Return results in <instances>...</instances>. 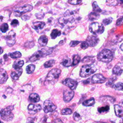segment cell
Segmentation results:
<instances>
[{"label":"cell","instance_id":"obj_1","mask_svg":"<svg viewBox=\"0 0 123 123\" xmlns=\"http://www.w3.org/2000/svg\"><path fill=\"white\" fill-rule=\"evenodd\" d=\"M61 70L58 68H53L51 70L48 74L45 81V83H52V84L56 83L60 76Z\"/></svg>","mask_w":123,"mask_h":123},{"label":"cell","instance_id":"obj_2","mask_svg":"<svg viewBox=\"0 0 123 123\" xmlns=\"http://www.w3.org/2000/svg\"><path fill=\"white\" fill-rule=\"evenodd\" d=\"M13 106H9L6 108L3 109L0 111V117L4 121H10L13 118V114L12 111L13 110Z\"/></svg>","mask_w":123,"mask_h":123},{"label":"cell","instance_id":"obj_3","mask_svg":"<svg viewBox=\"0 0 123 123\" xmlns=\"http://www.w3.org/2000/svg\"><path fill=\"white\" fill-rule=\"evenodd\" d=\"M113 58V54L112 52L108 49L102 50L98 55V59L99 61L108 63L110 62Z\"/></svg>","mask_w":123,"mask_h":123},{"label":"cell","instance_id":"obj_4","mask_svg":"<svg viewBox=\"0 0 123 123\" xmlns=\"http://www.w3.org/2000/svg\"><path fill=\"white\" fill-rule=\"evenodd\" d=\"M89 31L94 35H99L104 31V27L102 24L98 22H93L89 25Z\"/></svg>","mask_w":123,"mask_h":123},{"label":"cell","instance_id":"obj_5","mask_svg":"<svg viewBox=\"0 0 123 123\" xmlns=\"http://www.w3.org/2000/svg\"><path fill=\"white\" fill-rule=\"evenodd\" d=\"M97 69L93 65H84L82 66L80 75L82 77H86L94 73Z\"/></svg>","mask_w":123,"mask_h":123},{"label":"cell","instance_id":"obj_6","mask_svg":"<svg viewBox=\"0 0 123 123\" xmlns=\"http://www.w3.org/2000/svg\"><path fill=\"white\" fill-rule=\"evenodd\" d=\"M33 7L31 5L26 4L16 7L13 9V14L15 16H21L24 13L31 11Z\"/></svg>","mask_w":123,"mask_h":123},{"label":"cell","instance_id":"obj_7","mask_svg":"<svg viewBox=\"0 0 123 123\" xmlns=\"http://www.w3.org/2000/svg\"><path fill=\"white\" fill-rule=\"evenodd\" d=\"M56 108V106L49 100H46L43 103V110L45 113L52 112L54 111Z\"/></svg>","mask_w":123,"mask_h":123},{"label":"cell","instance_id":"obj_8","mask_svg":"<svg viewBox=\"0 0 123 123\" xmlns=\"http://www.w3.org/2000/svg\"><path fill=\"white\" fill-rule=\"evenodd\" d=\"M6 40L7 44L9 47L12 46L15 42V33L12 30L9 32L6 37Z\"/></svg>","mask_w":123,"mask_h":123},{"label":"cell","instance_id":"obj_9","mask_svg":"<svg viewBox=\"0 0 123 123\" xmlns=\"http://www.w3.org/2000/svg\"><path fill=\"white\" fill-rule=\"evenodd\" d=\"M62 84L66 86H67L72 90H74L76 88L77 86V82L71 78H66L62 82Z\"/></svg>","mask_w":123,"mask_h":123},{"label":"cell","instance_id":"obj_10","mask_svg":"<svg viewBox=\"0 0 123 123\" xmlns=\"http://www.w3.org/2000/svg\"><path fill=\"white\" fill-rule=\"evenodd\" d=\"M86 42L88 43V45L90 47L96 46L99 42V39L98 37L96 36L92 35L88 36L86 40Z\"/></svg>","mask_w":123,"mask_h":123},{"label":"cell","instance_id":"obj_11","mask_svg":"<svg viewBox=\"0 0 123 123\" xmlns=\"http://www.w3.org/2000/svg\"><path fill=\"white\" fill-rule=\"evenodd\" d=\"M29 114H34L39 112L41 110V106L39 104L35 105L33 104H30L27 107Z\"/></svg>","mask_w":123,"mask_h":123},{"label":"cell","instance_id":"obj_12","mask_svg":"<svg viewBox=\"0 0 123 123\" xmlns=\"http://www.w3.org/2000/svg\"><path fill=\"white\" fill-rule=\"evenodd\" d=\"M74 96V92L72 89H66L63 92V100L68 102L71 100Z\"/></svg>","mask_w":123,"mask_h":123},{"label":"cell","instance_id":"obj_13","mask_svg":"<svg viewBox=\"0 0 123 123\" xmlns=\"http://www.w3.org/2000/svg\"><path fill=\"white\" fill-rule=\"evenodd\" d=\"M106 80V78L101 74H96L92 77V82L93 83H103Z\"/></svg>","mask_w":123,"mask_h":123},{"label":"cell","instance_id":"obj_14","mask_svg":"<svg viewBox=\"0 0 123 123\" xmlns=\"http://www.w3.org/2000/svg\"><path fill=\"white\" fill-rule=\"evenodd\" d=\"M45 56L43 52V51L41 50H38L35 53H34L32 56L29 58V61L31 62H33L35 61H36L37 60H39L41 57Z\"/></svg>","mask_w":123,"mask_h":123},{"label":"cell","instance_id":"obj_15","mask_svg":"<svg viewBox=\"0 0 123 123\" xmlns=\"http://www.w3.org/2000/svg\"><path fill=\"white\" fill-rule=\"evenodd\" d=\"M123 71V64L122 63H118L112 69V73L117 75H120Z\"/></svg>","mask_w":123,"mask_h":123},{"label":"cell","instance_id":"obj_16","mask_svg":"<svg viewBox=\"0 0 123 123\" xmlns=\"http://www.w3.org/2000/svg\"><path fill=\"white\" fill-rule=\"evenodd\" d=\"M8 78L6 71L3 69H0V84L5 83Z\"/></svg>","mask_w":123,"mask_h":123},{"label":"cell","instance_id":"obj_17","mask_svg":"<svg viewBox=\"0 0 123 123\" xmlns=\"http://www.w3.org/2000/svg\"><path fill=\"white\" fill-rule=\"evenodd\" d=\"M23 72V70L22 68H19L15 69V71H12L11 73V77L14 80H17L19 77L21 76Z\"/></svg>","mask_w":123,"mask_h":123},{"label":"cell","instance_id":"obj_18","mask_svg":"<svg viewBox=\"0 0 123 123\" xmlns=\"http://www.w3.org/2000/svg\"><path fill=\"white\" fill-rule=\"evenodd\" d=\"M114 111L117 116L121 117L123 115V107L118 104L115 105Z\"/></svg>","mask_w":123,"mask_h":123},{"label":"cell","instance_id":"obj_19","mask_svg":"<svg viewBox=\"0 0 123 123\" xmlns=\"http://www.w3.org/2000/svg\"><path fill=\"white\" fill-rule=\"evenodd\" d=\"M45 25V24L43 22H36L32 24V27L36 30H39L42 29Z\"/></svg>","mask_w":123,"mask_h":123},{"label":"cell","instance_id":"obj_20","mask_svg":"<svg viewBox=\"0 0 123 123\" xmlns=\"http://www.w3.org/2000/svg\"><path fill=\"white\" fill-rule=\"evenodd\" d=\"M48 38L45 35L41 36L38 39V43L40 46L44 47L48 43Z\"/></svg>","mask_w":123,"mask_h":123},{"label":"cell","instance_id":"obj_21","mask_svg":"<svg viewBox=\"0 0 123 123\" xmlns=\"http://www.w3.org/2000/svg\"><path fill=\"white\" fill-rule=\"evenodd\" d=\"M29 99L30 101L34 103H37L40 100L39 96L37 93H32L29 96Z\"/></svg>","mask_w":123,"mask_h":123},{"label":"cell","instance_id":"obj_22","mask_svg":"<svg viewBox=\"0 0 123 123\" xmlns=\"http://www.w3.org/2000/svg\"><path fill=\"white\" fill-rule=\"evenodd\" d=\"M88 17L89 20L94 21L99 19V18L100 17V15L98 13V12H92L88 14Z\"/></svg>","mask_w":123,"mask_h":123},{"label":"cell","instance_id":"obj_23","mask_svg":"<svg viewBox=\"0 0 123 123\" xmlns=\"http://www.w3.org/2000/svg\"><path fill=\"white\" fill-rule=\"evenodd\" d=\"M24 61L23 60L16 61L14 62L13 64V67L15 70L19 69V68H21L24 65Z\"/></svg>","mask_w":123,"mask_h":123},{"label":"cell","instance_id":"obj_24","mask_svg":"<svg viewBox=\"0 0 123 123\" xmlns=\"http://www.w3.org/2000/svg\"><path fill=\"white\" fill-rule=\"evenodd\" d=\"M9 16H10L9 14H6V13L5 11L3 12H0V23L3 21L6 22L7 21H8Z\"/></svg>","mask_w":123,"mask_h":123},{"label":"cell","instance_id":"obj_25","mask_svg":"<svg viewBox=\"0 0 123 123\" xmlns=\"http://www.w3.org/2000/svg\"><path fill=\"white\" fill-rule=\"evenodd\" d=\"M61 34V32L60 31H59L57 29H54L52 30L51 34H50V37L52 39H55L57 37L60 36Z\"/></svg>","mask_w":123,"mask_h":123},{"label":"cell","instance_id":"obj_26","mask_svg":"<svg viewBox=\"0 0 123 123\" xmlns=\"http://www.w3.org/2000/svg\"><path fill=\"white\" fill-rule=\"evenodd\" d=\"M95 99L93 98H91L89 99L86 100L83 102V105L86 106H91L95 104Z\"/></svg>","mask_w":123,"mask_h":123},{"label":"cell","instance_id":"obj_27","mask_svg":"<svg viewBox=\"0 0 123 123\" xmlns=\"http://www.w3.org/2000/svg\"><path fill=\"white\" fill-rule=\"evenodd\" d=\"M106 3L109 6H115L119 3V0H106Z\"/></svg>","mask_w":123,"mask_h":123},{"label":"cell","instance_id":"obj_28","mask_svg":"<svg viewBox=\"0 0 123 123\" xmlns=\"http://www.w3.org/2000/svg\"><path fill=\"white\" fill-rule=\"evenodd\" d=\"M113 88L117 90H123V83L119 82L112 86Z\"/></svg>","mask_w":123,"mask_h":123},{"label":"cell","instance_id":"obj_29","mask_svg":"<svg viewBox=\"0 0 123 123\" xmlns=\"http://www.w3.org/2000/svg\"><path fill=\"white\" fill-rule=\"evenodd\" d=\"M9 55L13 59H17L20 58L22 56V54L19 51H15L14 52L10 53L9 54Z\"/></svg>","mask_w":123,"mask_h":123},{"label":"cell","instance_id":"obj_30","mask_svg":"<svg viewBox=\"0 0 123 123\" xmlns=\"http://www.w3.org/2000/svg\"><path fill=\"white\" fill-rule=\"evenodd\" d=\"M62 64L65 67H69L72 65V62L70 59L66 58L63 60L62 62Z\"/></svg>","mask_w":123,"mask_h":123},{"label":"cell","instance_id":"obj_31","mask_svg":"<svg viewBox=\"0 0 123 123\" xmlns=\"http://www.w3.org/2000/svg\"><path fill=\"white\" fill-rule=\"evenodd\" d=\"M35 69V66L34 64H31L27 65L26 67V73L28 74L32 73Z\"/></svg>","mask_w":123,"mask_h":123},{"label":"cell","instance_id":"obj_32","mask_svg":"<svg viewBox=\"0 0 123 123\" xmlns=\"http://www.w3.org/2000/svg\"><path fill=\"white\" fill-rule=\"evenodd\" d=\"M92 7H93V10L94 12H102L101 9L99 7L98 5L97 4V3L96 1H94L92 3Z\"/></svg>","mask_w":123,"mask_h":123},{"label":"cell","instance_id":"obj_33","mask_svg":"<svg viewBox=\"0 0 123 123\" xmlns=\"http://www.w3.org/2000/svg\"><path fill=\"white\" fill-rule=\"evenodd\" d=\"M80 61V57L78 55H74L73 56V61L72 65H75L77 64Z\"/></svg>","mask_w":123,"mask_h":123},{"label":"cell","instance_id":"obj_34","mask_svg":"<svg viewBox=\"0 0 123 123\" xmlns=\"http://www.w3.org/2000/svg\"><path fill=\"white\" fill-rule=\"evenodd\" d=\"M55 63V61L54 60H50L47 62H46L44 64V66L45 68H49L52 67L54 64Z\"/></svg>","mask_w":123,"mask_h":123},{"label":"cell","instance_id":"obj_35","mask_svg":"<svg viewBox=\"0 0 123 123\" xmlns=\"http://www.w3.org/2000/svg\"><path fill=\"white\" fill-rule=\"evenodd\" d=\"M9 29V26L8 25L7 23H3L0 27V30L2 33H5Z\"/></svg>","mask_w":123,"mask_h":123},{"label":"cell","instance_id":"obj_36","mask_svg":"<svg viewBox=\"0 0 123 123\" xmlns=\"http://www.w3.org/2000/svg\"><path fill=\"white\" fill-rule=\"evenodd\" d=\"M113 20V18L112 17H109L107 18H105L102 21V24L105 25H107L110 24Z\"/></svg>","mask_w":123,"mask_h":123},{"label":"cell","instance_id":"obj_37","mask_svg":"<svg viewBox=\"0 0 123 123\" xmlns=\"http://www.w3.org/2000/svg\"><path fill=\"white\" fill-rule=\"evenodd\" d=\"M61 113L62 115H69L72 113V111L69 108H65L62 110Z\"/></svg>","mask_w":123,"mask_h":123},{"label":"cell","instance_id":"obj_38","mask_svg":"<svg viewBox=\"0 0 123 123\" xmlns=\"http://www.w3.org/2000/svg\"><path fill=\"white\" fill-rule=\"evenodd\" d=\"M110 109V107L109 106H106L105 107H102L98 109V111L99 113H102L106 111H108Z\"/></svg>","mask_w":123,"mask_h":123},{"label":"cell","instance_id":"obj_39","mask_svg":"<svg viewBox=\"0 0 123 123\" xmlns=\"http://www.w3.org/2000/svg\"><path fill=\"white\" fill-rule=\"evenodd\" d=\"M73 118L76 121H78L80 120H81V117L79 113H78L77 112H74L73 114Z\"/></svg>","mask_w":123,"mask_h":123},{"label":"cell","instance_id":"obj_40","mask_svg":"<svg viewBox=\"0 0 123 123\" xmlns=\"http://www.w3.org/2000/svg\"><path fill=\"white\" fill-rule=\"evenodd\" d=\"M82 0H69L68 2L72 5H77L81 2Z\"/></svg>","mask_w":123,"mask_h":123},{"label":"cell","instance_id":"obj_41","mask_svg":"<svg viewBox=\"0 0 123 123\" xmlns=\"http://www.w3.org/2000/svg\"><path fill=\"white\" fill-rule=\"evenodd\" d=\"M89 46L88 43L86 42V41H83L81 43V45H80V47L81 48L83 49H86L88 48V47Z\"/></svg>","mask_w":123,"mask_h":123},{"label":"cell","instance_id":"obj_42","mask_svg":"<svg viewBox=\"0 0 123 123\" xmlns=\"http://www.w3.org/2000/svg\"><path fill=\"white\" fill-rule=\"evenodd\" d=\"M25 47L28 48H31L32 47H33L34 46V42L33 41H29V42H27L25 45Z\"/></svg>","mask_w":123,"mask_h":123},{"label":"cell","instance_id":"obj_43","mask_svg":"<svg viewBox=\"0 0 123 123\" xmlns=\"http://www.w3.org/2000/svg\"><path fill=\"white\" fill-rule=\"evenodd\" d=\"M123 25V16L119 18L116 22V25L118 26H120Z\"/></svg>","mask_w":123,"mask_h":123},{"label":"cell","instance_id":"obj_44","mask_svg":"<svg viewBox=\"0 0 123 123\" xmlns=\"http://www.w3.org/2000/svg\"><path fill=\"white\" fill-rule=\"evenodd\" d=\"M79 43H80V41H77V40L72 41L70 43V46L72 47H75L76 45H77Z\"/></svg>","mask_w":123,"mask_h":123},{"label":"cell","instance_id":"obj_45","mask_svg":"<svg viewBox=\"0 0 123 123\" xmlns=\"http://www.w3.org/2000/svg\"><path fill=\"white\" fill-rule=\"evenodd\" d=\"M11 25H12L13 27H16V26H17L19 25V22L16 19H13L11 22Z\"/></svg>","mask_w":123,"mask_h":123},{"label":"cell","instance_id":"obj_46","mask_svg":"<svg viewBox=\"0 0 123 123\" xmlns=\"http://www.w3.org/2000/svg\"><path fill=\"white\" fill-rule=\"evenodd\" d=\"M93 57H91V56H86V57H85L83 60L82 61V62H90V61H91L92 60V59L93 58Z\"/></svg>","mask_w":123,"mask_h":123},{"label":"cell","instance_id":"obj_47","mask_svg":"<svg viewBox=\"0 0 123 123\" xmlns=\"http://www.w3.org/2000/svg\"><path fill=\"white\" fill-rule=\"evenodd\" d=\"M35 15L36 17L38 19H42L44 16V13H43L42 12H38L37 13H36Z\"/></svg>","mask_w":123,"mask_h":123},{"label":"cell","instance_id":"obj_48","mask_svg":"<svg viewBox=\"0 0 123 123\" xmlns=\"http://www.w3.org/2000/svg\"><path fill=\"white\" fill-rule=\"evenodd\" d=\"M51 123H63L62 120L60 119H56L55 120H54Z\"/></svg>","mask_w":123,"mask_h":123},{"label":"cell","instance_id":"obj_49","mask_svg":"<svg viewBox=\"0 0 123 123\" xmlns=\"http://www.w3.org/2000/svg\"><path fill=\"white\" fill-rule=\"evenodd\" d=\"M22 18L23 20H27L29 19V17L28 16V15L26 14V15H24L22 16Z\"/></svg>","mask_w":123,"mask_h":123},{"label":"cell","instance_id":"obj_50","mask_svg":"<svg viewBox=\"0 0 123 123\" xmlns=\"http://www.w3.org/2000/svg\"><path fill=\"white\" fill-rule=\"evenodd\" d=\"M26 123H34L33 119L32 118H28L27 120Z\"/></svg>","mask_w":123,"mask_h":123},{"label":"cell","instance_id":"obj_51","mask_svg":"<svg viewBox=\"0 0 123 123\" xmlns=\"http://www.w3.org/2000/svg\"><path fill=\"white\" fill-rule=\"evenodd\" d=\"M121 5H123V0H119V3Z\"/></svg>","mask_w":123,"mask_h":123},{"label":"cell","instance_id":"obj_52","mask_svg":"<svg viewBox=\"0 0 123 123\" xmlns=\"http://www.w3.org/2000/svg\"><path fill=\"white\" fill-rule=\"evenodd\" d=\"M3 57H4V58L5 60H7V59H8V58H7V54H5V55H4Z\"/></svg>","mask_w":123,"mask_h":123},{"label":"cell","instance_id":"obj_53","mask_svg":"<svg viewBox=\"0 0 123 123\" xmlns=\"http://www.w3.org/2000/svg\"><path fill=\"white\" fill-rule=\"evenodd\" d=\"M120 49H121L122 51H123V43L121 45V46H120Z\"/></svg>","mask_w":123,"mask_h":123},{"label":"cell","instance_id":"obj_54","mask_svg":"<svg viewBox=\"0 0 123 123\" xmlns=\"http://www.w3.org/2000/svg\"><path fill=\"white\" fill-rule=\"evenodd\" d=\"M2 52H3V49H2L0 47V55L1 54H2Z\"/></svg>","mask_w":123,"mask_h":123},{"label":"cell","instance_id":"obj_55","mask_svg":"<svg viewBox=\"0 0 123 123\" xmlns=\"http://www.w3.org/2000/svg\"><path fill=\"white\" fill-rule=\"evenodd\" d=\"M2 62V60L1 59H0V63H1Z\"/></svg>","mask_w":123,"mask_h":123},{"label":"cell","instance_id":"obj_56","mask_svg":"<svg viewBox=\"0 0 123 123\" xmlns=\"http://www.w3.org/2000/svg\"><path fill=\"white\" fill-rule=\"evenodd\" d=\"M95 123H102V122H97Z\"/></svg>","mask_w":123,"mask_h":123},{"label":"cell","instance_id":"obj_57","mask_svg":"<svg viewBox=\"0 0 123 123\" xmlns=\"http://www.w3.org/2000/svg\"><path fill=\"white\" fill-rule=\"evenodd\" d=\"M0 123H2V122H1L0 121Z\"/></svg>","mask_w":123,"mask_h":123}]
</instances>
